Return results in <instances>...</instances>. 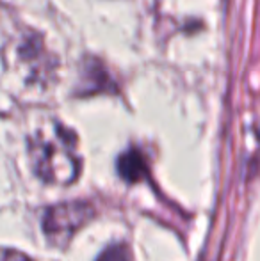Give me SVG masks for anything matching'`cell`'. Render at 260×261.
Listing matches in <instances>:
<instances>
[{
    "instance_id": "cell-2",
    "label": "cell",
    "mask_w": 260,
    "mask_h": 261,
    "mask_svg": "<svg viewBox=\"0 0 260 261\" xmlns=\"http://www.w3.org/2000/svg\"><path fill=\"white\" fill-rule=\"evenodd\" d=\"M94 210L91 204L84 201H72V203H61L49 208L43 217V231L50 244L63 245L72 240V237L86 226L93 219Z\"/></svg>"
},
{
    "instance_id": "cell-3",
    "label": "cell",
    "mask_w": 260,
    "mask_h": 261,
    "mask_svg": "<svg viewBox=\"0 0 260 261\" xmlns=\"http://www.w3.org/2000/svg\"><path fill=\"white\" fill-rule=\"evenodd\" d=\"M118 171L123 179L130 183L141 181L148 176V165H146V158L139 149H129L125 151L118 160Z\"/></svg>"
},
{
    "instance_id": "cell-5",
    "label": "cell",
    "mask_w": 260,
    "mask_h": 261,
    "mask_svg": "<svg viewBox=\"0 0 260 261\" xmlns=\"http://www.w3.org/2000/svg\"><path fill=\"white\" fill-rule=\"evenodd\" d=\"M0 261H34L31 259L27 254L14 249H0Z\"/></svg>"
},
{
    "instance_id": "cell-4",
    "label": "cell",
    "mask_w": 260,
    "mask_h": 261,
    "mask_svg": "<svg viewBox=\"0 0 260 261\" xmlns=\"http://www.w3.org/2000/svg\"><path fill=\"white\" fill-rule=\"evenodd\" d=\"M97 261H132L130 251L127 245L123 244H114L111 247H107Z\"/></svg>"
},
{
    "instance_id": "cell-1",
    "label": "cell",
    "mask_w": 260,
    "mask_h": 261,
    "mask_svg": "<svg viewBox=\"0 0 260 261\" xmlns=\"http://www.w3.org/2000/svg\"><path fill=\"white\" fill-rule=\"evenodd\" d=\"M75 148V135L59 123L39 130L29 146L36 174L54 185L75 181L80 172V158L77 156Z\"/></svg>"
}]
</instances>
